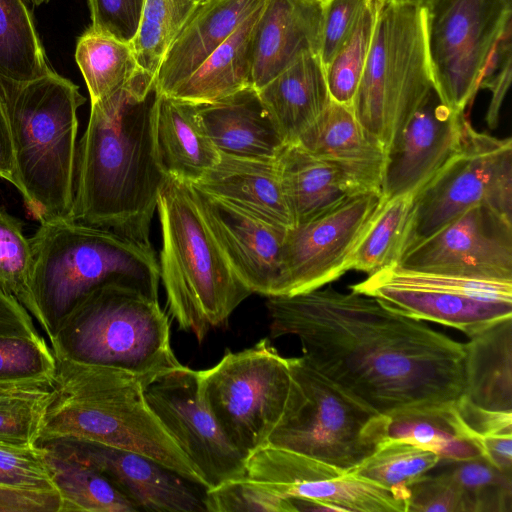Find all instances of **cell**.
Here are the masks:
<instances>
[{
  "instance_id": "6da1fadb",
  "label": "cell",
  "mask_w": 512,
  "mask_h": 512,
  "mask_svg": "<svg viewBox=\"0 0 512 512\" xmlns=\"http://www.w3.org/2000/svg\"><path fill=\"white\" fill-rule=\"evenodd\" d=\"M273 338H298L303 359L389 417L445 412L464 395V344L378 299L332 286L267 297Z\"/></svg>"
},
{
  "instance_id": "7a4b0ae2",
  "label": "cell",
  "mask_w": 512,
  "mask_h": 512,
  "mask_svg": "<svg viewBox=\"0 0 512 512\" xmlns=\"http://www.w3.org/2000/svg\"><path fill=\"white\" fill-rule=\"evenodd\" d=\"M155 76L138 69L91 103L77 146L70 219L152 247L151 224L167 176L155 140Z\"/></svg>"
},
{
  "instance_id": "3957f363",
  "label": "cell",
  "mask_w": 512,
  "mask_h": 512,
  "mask_svg": "<svg viewBox=\"0 0 512 512\" xmlns=\"http://www.w3.org/2000/svg\"><path fill=\"white\" fill-rule=\"evenodd\" d=\"M36 446L82 440L149 457L205 489V483L149 407L144 382L125 371L55 356Z\"/></svg>"
},
{
  "instance_id": "277c9868",
  "label": "cell",
  "mask_w": 512,
  "mask_h": 512,
  "mask_svg": "<svg viewBox=\"0 0 512 512\" xmlns=\"http://www.w3.org/2000/svg\"><path fill=\"white\" fill-rule=\"evenodd\" d=\"M85 101L76 84L53 70L28 82L0 77V104L10 129L17 189L40 224L70 219L77 110Z\"/></svg>"
},
{
  "instance_id": "5b68a950",
  "label": "cell",
  "mask_w": 512,
  "mask_h": 512,
  "mask_svg": "<svg viewBox=\"0 0 512 512\" xmlns=\"http://www.w3.org/2000/svg\"><path fill=\"white\" fill-rule=\"evenodd\" d=\"M160 281L169 314L199 343L251 294L211 233L190 183L167 175L157 201Z\"/></svg>"
},
{
  "instance_id": "8992f818",
  "label": "cell",
  "mask_w": 512,
  "mask_h": 512,
  "mask_svg": "<svg viewBox=\"0 0 512 512\" xmlns=\"http://www.w3.org/2000/svg\"><path fill=\"white\" fill-rule=\"evenodd\" d=\"M29 239L32 291L49 340L68 312L100 285L129 283L158 297L160 273L153 247L70 219L41 223Z\"/></svg>"
},
{
  "instance_id": "52a82bcc",
  "label": "cell",
  "mask_w": 512,
  "mask_h": 512,
  "mask_svg": "<svg viewBox=\"0 0 512 512\" xmlns=\"http://www.w3.org/2000/svg\"><path fill=\"white\" fill-rule=\"evenodd\" d=\"M50 343L55 356L125 371L144 384L182 365L158 297L124 282L87 293L60 321Z\"/></svg>"
},
{
  "instance_id": "ba28073f",
  "label": "cell",
  "mask_w": 512,
  "mask_h": 512,
  "mask_svg": "<svg viewBox=\"0 0 512 512\" xmlns=\"http://www.w3.org/2000/svg\"><path fill=\"white\" fill-rule=\"evenodd\" d=\"M434 86L426 8L378 1L372 42L352 111L386 150Z\"/></svg>"
},
{
  "instance_id": "9c48e42d",
  "label": "cell",
  "mask_w": 512,
  "mask_h": 512,
  "mask_svg": "<svg viewBox=\"0 0 512 512\" xmlns=\"http://www.w3.org/2000/svg\"><path fill=\"white\" fill-rule=\"evenodd\" d=\"M199 371L208 408L246 459L303 400L290 358L281 356L268 338L241 351L227 350L217 364Z\"/></svg>"
},
{
  "instance_id": "30bf717a",
  "label": "cell",
  "mask_w": 512,
  "mask_h": 512,
  "mask_svg": "<svg viewBox=\"0 0 512 512\" xmlns=\"http://www.w3.org/2000/svg\"><path fill=\"white\" fill-rule=\"evenodd\" d=\"M290 362L303 400L267 443L341 469H355L388 438L391 419L341 390L302 356Z\"/></svg>"
},
{
  "instance_id": "8fae6325",
  "label": "cell",
  "mask_w": 512,
  "mask_h": 512,
  "mask_svg": "<svg viewBox=\"0 0 512 512\" xmlns=\"http://www.w3.org/2000/svg\"><path fill=\"white\" fill-rule=\"evenodd\" d=\"M482 204L512 218V140L478 132L469 123L459 150L414 193L402 254Z\"/></svg>"
},
{
  "instance_id": "7c38bea8",
  "label": "cell",
  "mask_w": 512,
  "mask_h": 512,
  "mask_svg": "<svg viewBox=\"0 0 512 512\" xmlns=\"http://www.w3.org/2000/svg\"><path fill=\"white\" fill-rule=\"evenodd\" d=\"M406 316L431 321L468 337L512 317V282L404 270L396 266L350 286Z\"/></svg>"
},
{
  "instance_id": "4fadbf2b",
  "label": "cell",
  "mask_w": 512,
  "mask_h": 512,
  "mask_svg": "<svg viewBox=\"0 0 512 512\" xmlns=\"http://www.w3.org/2000/svg\"><path fill=\"white\" fill-rule=\"evenodd\" d=\"M426 8L434 85L452 109L465 112L489 56L512 18V0H436Z\"/></svg>"
},
{
  "instance_id": "5bb4252c",
  "label": "cell",
  "mask_w": 512,
  "mask_h": 512,
  "mask_svg": "<svg viewBox=\"0 0 512 512\" xmlns=\"http://www.w3.org/2000/svg\"><path fill=\"white\" fill-rule=\"evenodd\" d=\"M246 477L292 500L297 512H408L405 499L352 470L268 443L247 457Z\"/></svg>"
},
{
  "instance_id": "9a60e30c",
  "label": "cell",
  "mask_w": 512,
  "mask_h": 512,
  "mask_svg": "<svg viewBox=\"0 0 512 512\" xmlns=\"http://www.w3.org/2000/svg\"><path fill=\"white\" fill-rule=\"evenodd\" d=\"M146 401L205 483V490L246 476V458L208 408L200 371L181 365L144 385Z\"/></svg>"
},
{
  "instance_id": "2e32d148",
  "label": "cell",
  "mask_w": 512,
  "mask_h": 512,
  "mask_svg": "<svg viewBox=\"0 0 512 512\" xmlns=\"http://www.w3.org/2000/svg\"><path fill=\"white\" fill-rule=\"evenodd\" d=\"M384 201L381 192H357L289 228L283 245L280 296L324 287L349 271L355 246Z\"/></svg>"
},
{
  "instance_id": "e0dca14e",
  "label": "cell",
  "mask_w": 512,
  "mask_h": 512,
  "mask_svg": "<svg viewBox=\"0 0 512 512\" xmlns=\"http://www.w3.org/2000/svg\"><path fill=\"white\" fill-rule=\"evenodd\" d=\"M396 267L512 282V218L488 205L471 207L406 250Z\"/></svg>"
},
{
  "instance_id": "ac0fdd59",
  "label": "cell",
  "mask_w": 512,
  "mask_h": 512,
  "mask_svg": "<svg viewBox=\"0 0 512 512\" xmlns=\"http://www.w3.org/2000/svg\"><path fill=\"white\" fill-rule=\"evenodd\" d=\"M470 122L450 108L435 85L387 151L381 193L385 200L416 193L459 150Z\"/></svg>"
},
{
  "instance_id": "d6986e66",
  "label": "cell",
  "mask_w": 512,
  "mask_h": 512,
  "mask_svg": "<svg viewBox=\"0 0 512 512\" xmlns=\"http://www.w3.org/2000/svg\"><path fill=\"white\" fill-rule=\"evenodd\" d=\"M191 186L211 233L240 280L252 293L280 296L288 228Z\"/></svg>"
},
{
  "instance_id": "ffe728a7",
  "label": "cell",
  "mask_w": 512,
  "mask_h": 512,
  "mask_svg": "<svg viewBox=\"0 0 512 512\" xmlns=\"http://www.w3.org/2000/svg\"><path fill=\"white\" fill-rule=\"evenodd\" d=\"M47 446L95 468L130 501L136 511L203 512L204 494L171 469L142 454L82 440Z\"/></svg>"
},
{
  "instance_id": "44dd1931",
  "label": "cell",
  "mask_w": 512,
  "mask_h": 512,
  "mask_svg": "<svg viewBox=\"0 0 512 512\" xmlns=\"http://www.w3.org/2000/svg\"><path fill=\"white\" fill-rule=\"evenodd\" d=\"M321 0H265L253 35L252 87L259 90L306 55H319Z\"/></svg>"
},
{
  "instance_id": "7402d4cb",
  "label": "cell",
  "mask_w": 512,
  "mask_h": 512,
  "mask_svg": "<svg viewBox=\"0 0 512 512\" xmlns=\"http://www.w3.org/2000/svg\"><path fill=\"white\" fill-rule=\"evenodd\" d=\"M296 144L338 168L355 191L381 192L387 152L351 106L332 100Z\"/></svg>"
},
{
  "instance_id": "603a6c76",
  "label": "cell",
  "mask_w": 512,
  "mask_h": 512,
  "mask_svg": "<svg viewBox=\"0 0 512 512\" xmlns=\"http://www.w3.org/2000/svg\"><path fill=\"white\" fill-rule=\"evenodd\" d=\"M265 0H208L188 19L155 76L161 94L187 79Z\"/></svg>"
},
{
  "instance_id": "cb8c5ba5",
  "label": "cell",
  "mask_w": 512,
  "mask_h": 512,
  "mask_svg": "<svg viewBox=\"0 0 512 512\" xmlns=\"http://www.w3.org/2000/svg\"><path fill=\"white\" fill-rule=\"evenodd\" d=\"M193 185L267 221L288 229L294 226L277 158L221 153L219 162Z\"/></svg>"
},
{
  "instance_id": "d4e9b609",
  "label": "cell",
  "mask_w": 512,
  "mask_h": 512,
  "mask_svg": "<svg viewBox=\"0 0 512 512\" xmlns=\"http://www.w3.org/2000/svg\"><path fill=\"white\" fill-rule=\"evenodd\" d=\"M196 105L208 136L222 154L275 159L285 145L252 86L219 101Z\"/></svg>"
},
{
  "instance_id": "484cf974",
  "label": "cell",
  "mask_w": 512,
  "mask_h": 512,
  "mask_svg": "<svg viewBox=\"0 0 512 512\" xmlns=\"http://www.w3.org/2000/svg\"><path fill=\"white\" fill-rule=\"evenodd\" d=\"M155 140L166 174L186 183L201 180L221 158L197 105L161 93L155 110Z\"/></svg>"
},
{
  "instance_id": "4316f807",
  "label": "cell",
  "mask_w": 512,
  "mask_h": 512,
  "mask_svg": "<svg viewBox=\"0 0 512 512\" xmlns=\"http://www.w3.org/2000/svg\"><path fill=\"white\" fill-rule=\"evenodd\" d=\"M258 94L285 145L296 144L332 99L319 55H306L260 88Z\"/></svg>"
},
{
  "instance_id": "83f0119b",
  "label": "cell",
  "mask_w": 512,
  "mask_h": 512,
  "mask_svg": "<svg viewBox=\"0 0 512 512\" xmlns=\"http://www.w3.org/2000/svg\"><path fill=\"white\" fill-rule=\"evenodd\" d=\"M464 397L486 410L512 412V317L464 344Z\"/></svg>"
},
{
  "instance_id": "f1b7e54d",
  "label": "cell",
  "mask_w": 512,
  "mask_h": 512,
  "mask_svg": "<svg viewBox=\"0 0 512 512\" xmlns=\"http://www.w3.org/2000/svg\"><path fill=\"white\" fill-rule=\"evenodd\" d=\"M277 160L294 225L325 213L357 193L338 168L298 144L284 145Z\"/></svg>"
},
{
  "instance_id": "f546056e",
  "label": "cell",
  "mask_w": 512,
  "mask_h": 512,
  "mask_svg": "<svg viewBox=\"0 0 512 512\" xmlns=\"http://www.w3.org/2000/svg\"><path fill=\"white\" fill-rule=\"evenodd\" d=\"M263 4L168 95L206 104L252 86L253 35Z\"/></svg>"
},
{
  "instance_id": "4dcf8cb0",
  "label": "cell",
  "mask_w": 512,
  "mask_h": 512,
  "mask_svg": "<svg viewBox=\"0 0 512 512\" xmlns=\"http://www.w3.org/2000/svg\"><path fill=\"white\" fill-rule=\"evenodd\" d=\"M42 448L60 495L59 512H137L95 468L54 448Z\"/></svg>"
},
{
  "instance_id": "1f68e13d",
  "label": "cell",
  "mask_w": 512,
  "mask_h": 512,
  "mask_svg": "<svg viewBox=\"0 0 512 512\" xmlns=\"http://www.w3.org/2000/svg\"><path fill=\"white\" fill-rule=\"evenodd\" d=\"M52 71L23 0H0V77L28 82Z\"/></svg>"
},
{
  "instance_id": "d6a6232c",
  "label": "cell",
  "mask_w": 512,
  "mask_h": 512,
  "mask_svg": "<svg viewBox=\"0 0 512 512\" xmlns=\"http://www.w3.org/2000/svg\"><path fill=\"white\" fill-rule=\"evenodd\" d=\"M414 194L385 200L360 237L349 270L368 276L398 264L408 226Z\"/></svg>"
},
{
  "instance_id": "836d02e7",
  "label": "cell",
  "mask_w": 512,
  "mask_h": 512,
  "mask_svg": "<svg viewBox=\"0 0 512 512\" xmlns=\"http://www.w3.org/2000/svg\"><path fill=\"white\" fill-rule=\"evenodd\" d=\"M75 60L91 103L119 89L139 69L129 43L88 28L78 39Z\"/></svg>"
},
{
  "instance_id": "e575fe53",
  "label": "cell",
  "mask_w": 512,
  "mask_h": 512,
  "mask_svg": "<svg viewBox=\"0 0 512 512\" xmlns=\"http://www.w3.org/2000/svg\"><path fill=\"white\" fill-rule=\"evenodd\" d=\"M203 0H145L130 42L140 69L156 76L170 46Z\"/></svg>"
},
{
  "instance_id": "d590c367",
  "label": "cell",
  "mask_w": 512,
  "mask_h": 512,
  "mask_svg": "<svg viewBox=\"0 0 512 512\" xmlns=\"http://www.w3.org/2000/svg\"><path fill=\"white\" fill-rule=\"evenodd\" d=\"M439 462V457L431 451L388 437L370 457L352 471L357 476L394 492L408 503L409 488Z\"/></svg>"
},
{
  "instance_id": "8d00e7d4",
  "label": "cell",
  "mask_w": 512,
  "mask_h": 512,
  "mask_svg": "<svg viewBox=\"0 0 512 512\" xmlns=\"http://www.w3.org/2000/svg\"><path fill=\"white\" fill-rule=\"evenodd\" d=\"M388 437L435 453L441 461L455 462L481 456L480 449L456 428L451 409L391 420Z\"/></svg>"
},
{
  "instance_id": "74e56055",
  "label": "cell",
  "mask_w": 512,
  "mask_h": 512,
  "mask_svg": "<svg viewBox=\"0 0 512 512\" xmlns=\"http://www.w3.org/2000/svg\"><path fill=\"white\" fill-rule=\"evenodd\" d=\"M32 247L23 223L0 209V290L15 298L45 331L32 291Z\"/></svg>"
},
{
  "instance_id": "f35d334b",
  "label": "cell",
  "mask_w": 512,
  "mask_h": 512,
  "mask_svg": "<svg viewBox=\"0 0 512 512\" xmlns=\"http://www.w3.org/2000/svg\"><path fill=\"white\" fill-rule=\"evenodd\" d=\"M377 0H371L352 33L325 67L331 99L351 106L370 50Z\"/></svg>"
},
{
  "instance_id": "ab89813d",
  "label": "cell",
  "mask_w": 512,
  "mask_h": 512,
  "mask_svg": "<svg viewBox=\"0 0 512 512\" xmlns=\"http://www.w3.org/2000/svg\"><path fill=\"white\" fill-rule=\"evenodd\" d=\"M450 463L445 473L464 495L470 512L512 511V474L482 456Z\"/></svg>"
},
{
  "instance_id": "60d3db41",
  "label": "cell",
  "mask_w": 512,
  "mask_h": 512,
  "mask_svg": "<svg viewBox=\"0 0 512 512\" xmlns=\"http://www.w3.org/2000/svg\"><path fill=\"white\" fill-rule=\"evenodd\" d=\"M207 512H297L292 500L246 476L204 491Z\"/></svg>"
},
{
  "instance_id": "b9f144b4",
  "label": "cell",
  "mask_w": 512,
  "mask_h": 512,
  "mask_svg": "<svg viewBox=\"0 0 512 512\" xmlns=\"http://www.w3.org/2000/svg\"><path fill=\"white\" fill-rule=\"evenodd\" d=\"M56 366L43 337L0 335V380L53 379Z\"/></svg>"
},
{
  "instance_id": "7bdbcfd3",
  "label": "cell",
  "mask_w": 512,
  "mask_h": 512,
  "mask_svg": "<svg viewBox=\"0 0 512 512\" xmlns=\"http://www.w3.org/2000/svg\"><path fill=\"white\" fill-rule=\"evenodd\" d=\"M0 484L56 489L45 456L39 446H18L0 442Z\"/></svg>"
},
{
  "instance_id": "ee69618b",
  "label": "cell",
  "mask_w": 512,
  "mask_h": 512,
  "mask_svg": "<svg viewBox=\"0 0 512 512\" xmlns=\"http://www.w3.org/2000/svg\"><path fill=\"white\" fill-rule=\"evenodd\" d=\"M48 395L0 399V442L36 445Z\"/></svg>"
},
{
  "instance_id": "f6af8a7d",
  "label": "cell",
  "mask_w": 512,
  "mask_h": 512,
  "mask_svg": "<svg viewBox=\"0 0 512 512\" xmlns=\"http://www.w3.org/2000/svg\"><path fill=\"white\" fill-rule=\"evenodd\" d=\"M145 0H88L96 32L129 43L135 37Z\"/></svg>"
},
{
  "instance_id": "bcb514c9",
  "label": "cell",
  "mask_w": 512,
  "mask_h": 512,
  "mask_svg": "<svg viewBox=\"0 0 512 512\" xmlns=\"http://www.w3.org/2000/svg\"><path fill=\"white\" fill-rule=\"evenodd\" d=\"M470 512L467 501L443 471L425 475L409 488L408 512Z\"/></svg>"
},
{
  "instance_id": "7dc6e473",
  "label": "cell",
  "mask_w": 512,
  "mask_h": 512,
  "mask_svg": "<svg viewBox=\"0 0 512 512\" xmlns=\"http://www.w3.org/2000/svg\"><path fill=\"white\" fill-rule=\"evenodd\" d=\"M511 23L504 29L496 42L481 76L479 89L492 92L486 114V122L491 129L498 126L503 100L511 83Z\"/></svg>"
},
{
  "instance_id": "c3c4849f",
  "label": "cell",
  "mask_w": 512,
  "mask_h": 512,
  "mask_svg": "<svg viewBox=\"0 0 512 512\" xmlns=\"http://www.w3.org/2000/svg\"><path fill=\"white\" fill-rule=\"evenodd\" d=\"M371 0H326L319 56L324 68L352 33Z\"/></svg>"
},
{
  "instance_id": "681fc988",
  "label": "cell",
  "mask_w": 512,
  "mask_h": 512,
  "mask_svg": "<svg viewBox=\"0 0 512 512\" xmlns=\"http://www.w3.org/2000/svg\"><path fill=\"white\" fill-rule=\"evenodd\" d=\"M451 417L458 431L476 445L486 437L512 434V412L486 410L464 396L451 409Z\"/></svg>"
},
{
  "instance_id": "f907efd6",
  "label": "cell",
  "mask_w": 512,
  "mask_h": 512,
  "mask_svg": "<svg viewBox=\"0 0 512 512\" xmlns=\"http://www.w3.org/2000/svg\"><path fill=\"white\" fill-rule=\"evenodd\" d=\"M57 489H34L0 484V512H59Z\"/></svg>"
},
{
  "instance_id": "816d5d0a",
  "label": "cell",
  "mask_w": 512,
  "mask_h": 512,
  "mask_svg": "<svg viewBox=\"0 0 512 512\" xmlns=\"http://www.w3.org/2000/svg\"><path fill=\"white\" fill-rule=\"evenodd\" d=\"M0 335L41 337L32 315L12 296L0 290Z\"/></svg>"
},
{
  "instance_id": "f5cc1de1",
  "label": "cell",
  "mask_w": 512,
  "mask_h": 512,
  "mask_svg": "<svg viewBox=\"0 0 512 512\" xmlns=\"http://www.w3.org/2000/svg\"><path fill=\"white\" fill-rule=\"evenodd\" d=\"M481 456L497 469L512 474V434H500L477 443Z\"/></svg>"
},
{
  "instance_id": "db71d44e",
  "label": "cell",
  "mask_w": 512,
  "mask_h": 512,
  "mask_svg": "<svg viewBox=\"0 0 512 512\" xmlns=\"http://www.w3.org/2000/svg\"><path fill=\"white\" fill-rule=\"evenodd\" d=\"M53 379L0 380V399L9 397H42L53 390Z\"/></svg>"
},
{
  "instance_id": "11a10c76",
  "label": "cell",
  "mask_w": 512,
  "mask_h": 512,
  "mask_svg": "<svg viewBox=\"0 0 512 512\" xmlns=\"http://www.w3.org/2000/svg\"><path fill=\"white\" fill-rule=\"evenodd\" d=\"M0 177L18 186L10 129L0 104Z\"/></svg>"
},
{
  "instance_id": "9f6ffc18",
  "label": "cell",
  "mask_w": 512,
  "mask_h": 512,
  "mask_svg": "<svg viewBox=\"0 0 512 512\" xmlns=\"http://www.w3.org/2000/svg\"><path fill=\"white\" fill-rule=\"evenodd\" d=\"M378 1H388V0H378ZM392 1L411 2V3H416V4H420L424 7H427V6L431 5L433 2H435L436 0H392Z\"/></svg>"
},
{
  "instance_id": "6f0895ef",
  "label": "cell",
  "mask_w": 512,
  "mask_h": 512,
  "mask_svg": "<svg viewBox=\"0 0 512 512\" xmlns=\"http://www.w3.org/2000/svg\"><path fill=\"white\" fill-rule=\"evenodd\" d=\"M49 0H31V2L35 5V6H39L41 4H44V3H47Z\"/></svg>"
},
{
  "instance_id": "680465c9",
  "label": "cell",
  "mask_w": 512,
  "mask_h": 512,
  "mask_svg": "<svg viewBox=\"0 0 512 512\" xmlns=\"http://www.w3.org/2000/svg\"><path fill=\"white\" fill-rule=\"evenodd\" d=\"M321 1L325 2L326 0H321Z\"/></svg>"
},
{
  "instance_id": "91938a15",
  "label": "cell",
  "mask_w": 512,
  "mask_h": 512,
  "mask_svg": "<svg viewBox=\"0 0 512 512\" xmlns=\"http://www.w3.org/2000/svg\"><path fill=\"white\" fill-rule=\"evenodd\" d=\"M203 1L205 2V1H208V0H203Z\"/></svg>"
}]
</instances>
